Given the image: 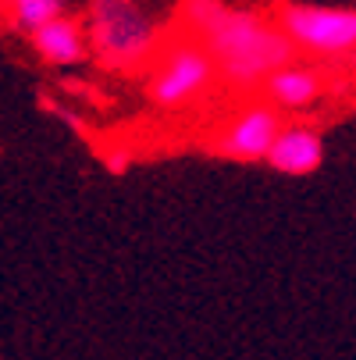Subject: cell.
<instances>
[{"label":"cell","mask_w":356,"mask_h":360,"mask_svg":"<svg viewBox=\"0 0 356 360\" xmlns=\"http://www.w3.org/2000/svg\"><path fill=\"white\" fill-rule=\"evenodd\" d=\"M185 32L203 39V46L214 54L221 79L235 89H257L296 61V43L278 25V18H264L257 11H239L221 0H182L178 11Z\"/></svg>","instance_id":"cell-1"},{"label":"cell","mask_w":356,"mask_h":360,"mask_svg":"<svg viewBox=\"0 0 356 360\" xmlns=\"http://www.w3.org/2000/svg\"><path fill=\"white\" fill-rule=\"evenodd\" d=\"M86 32L93 58L111 72H128L157 58V25L136 0H89Z\"/></svg>","instance_id":"cell-2"},{"label":"cell","mask_w":356,"mask_h":360,"mask_svg":"<svg viewBox=\"0 0 356 360\" xmlns=\"http://www.w3.org/2000/svg\"><path fill=\"white\" fill-rule=\"evenodd\" d=\"M218 79H221V68L211 50L203 46V39H196L192 32H182L171 43H164L157 50V58L150 61L146 93L154 100V108L161 111H185V108H196L214 89Z\"/></svg>","instance_id":"cell-3"},{"label":"cell","mask_w":356,"mask_h":360,"mask_svg":"<svg viewBox=\"0 0 356 360\" xmlns=\"http://www.w3.org/2000/svg\"><path fill=\"white\" fill-rule=\"evenodd\" d=\"M275 18L303 54H314V58L356 54V8L285 4L278 8Z\"/></svg>","instance_id":"cell-4"},{"label":"cell","mask_w":356,"mask_h":360,"mask_svg":"<svg viewBox=\"0 0 356 360\" xmlns=\"http://www.w3.org/2000/svg\"><path fill=\"white\" fill-rule=\"evenodd\" d=\"M282 129L285 125L271 100L268 104H249L232 122H225V129L214 139V153H221L228 161H268Z\"/></svg>","instance_id":"cell-5"},{"label":"cell","mask_w":356,"mask_h":360,"mask_svg":"<svg viewBox=\"0 0 356 360\" xmlns=\"http://www.w3.org/2000/svg\"><path fill=\"white\" fill-rule=\"evenodd\" d=\"M29 43L43 65H79L93 54L86 22H75L68 15H58L36 32H29Z\"/></svg>","instance_id":"cell-6"},{"label":"cell","mask_w":356,"mask_h":360,"mask_svg":"<svg viewBox=\"0 0 356 360\" xmlns=\"http://www.w3.org/2000/svg\"><path fill=\"white\" fill-rule=\"evenodd\" d=\"M324 161V139L307 125H285L268 153V165L282 175H314Z\"/></svg>","instance_id":"cell-7"},{"label":"cell","mask_w":356,"mask_h":360,"mask_svg":"<svg viewBox=\"0 0 356 360\" xmlns=\"http://www.w3.org/2000/svg\"><path fill=\"white\" fill-rule=\"evenodd\" d=\"M261 89H264V96L271 100L278 111H303V108L317 104V96L324 93V79H321L317 68L289 61L285 68L268 75V82Z\"/></svg>","instance_id":"cell-8"},{"label":"cell","mask_w":356,"mask_h":360,"mask_svg":"<svg viewBox=\"0 0 356 360\" xmlns=\"http://www.w3.org/2000/svg\"><path fill=\"white\" fill-rule=\"evenodd\" d=\"M58 15H65V0H4V22L18 32H36Z\"/></svg>","instance_id":"cell-9"},{"label":"cell","mask_w":356,"mask_h":360,"mask_svg":"<svg viewBox=\"0 0 356 360\" xmlns=\"http://www.w3.org/2000/svg\"><path fill=\"white\" fill-rule=\"evenodd\" d=\"M104 165L114 172V175H121L125 168H128V158H125V150H111V158H104Z\"/></svg>","instance_id":"cell-10"}]
</instances>
